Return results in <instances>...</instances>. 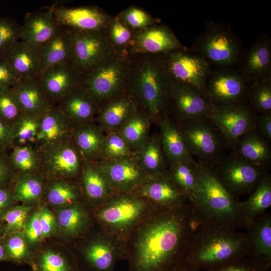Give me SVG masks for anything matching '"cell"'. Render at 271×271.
<instances>
[{"instance_id": "6da1fadb", "label": "cell", "mask_w": 271, "mask_h": 271, "mask_svg": "<svg viewBox=\"0 0 271 271\" xmlns=\"http://www.w3.org/2000/svg\"><path fill=\"white\" fill-rule=\"evenodd\" d=\"M200 226L188 201L152 211L125 238L127 271H171L185 261Z\"/></svg>"}, {"instance_id": "7a4b0ae2", "label": "cell", "mask_w": 271, "mask_h": 271, "mask_svg": "<svg viewBox=\"0 0 271 271\" xmlns=\"http://www.w3.org/2000/svg\"><path fill=\"white\" fill-rule=\"evenodd\" d=\"M197 162L198 184L189 202L200 226L247 229L241 202L224 186L214 165L199 159Z\"/></svg>"}, {"instance_id": "3957f363", "label": "cell", "mask_w": 271, "mask_h": 271, "mask_svg": "<svg viewBox=\"0 0 271 271\" xmlns=\"http://www.w3.org/2000/svg\"><path fill=\"white\" fill-rule=\"evenodd\" d=\"M248 232L201 225L188 248L185 261L197 270L227 265L247 257Z\"/></svg>"}, {"instance_id": "277c9868", "label": "cell", "mask_w": 271, "mask_h": 271, "mask_svg": "<svg viewBox=\"0 0 271 271\" xmlns=\"http://www.w3.org/2000/svg\"><path fill=\"white\" fill-rule=\"evenodd\" d=\"M154 209L146 200L132 193L115 192L90 210V214L96 226L125 239Z\"/></svg>"}, {"instance_id": "5b68a950", "label": "cell", "mask_w": 271, "mask_h": 271, "mask_svg": "<svg viewBox=\"0 0 271 271\" xmlns=\"http://www.w3.org/2000/svg\"><path fill=\"white\" fill-rule=\"evenodd\" d=\"M71 244L79 271H115L119 261L126 260L125 239L95 225Z\"/></svg>"}, {"instance_id": "8992f818", "label": "cell", "mask_w": 271, "mask_h": 271, "mask_svg": "<svg viewBox=\"0 0 271 271\" xmlns=\"http://www.w3.org/2000/svg\"><path fill=\"white\" fill-rule=\"evenodd\" d=\"M172 79L165 59L150 58L139 63L130 81L133 95L158 121L169 100Z\"/></svg>"}, {"instance_id": "52a82bcc", "label": "cell", "mask_w": 271, "mask_h": 271, "mask_svg": "<svg viewBox=\"0 0 271 271\" xmlns=\"http://www.w3.org/2000/svg\"><path fill=\"white\" fill-rule=\"evenodd\" d=\"M176 123L192 157L215 165L225 155V142L209 116Z\"/></svg>"}, {"instance_id": "ba28073f", "label": "cell", "mask_w": 271, "mask_h": 271, "mask_svg": "<svg viewBox=\"0 0 271 271\" xmlns=\"http://www.w3.org/2000/svg\"><path fill=\"white\" fill-rule=\"evenodd\" d=\"M127 78L125 63L111 57L84 73L81 84L100 104L119 97Z\"/></svg>"}, {"instance_id": "9c48e42d", "label": "cell", "mask_w": 271, "mask_h": 271, "mask_svg": "<svg viewBox=\"0 0 271 271\" xmlns=\"http://www.w3.org/2000/svg\"><path fill=\"white\" fill-rule=\"evenodd\" d=\"M214 165L221 181L235 197L250 193L268 170L254 165L234 152L224 155Z\"/></svg>"}, {"instance_id": "30bf717a", "label": "cell", "mask_w": 271, "mask_h": 271, "mask_svg": "<svg viewBox=\"0 0 271 271\" xmlns=\"http://www.w3.org/2000/svg\"><path fill=\"white\" fill-rule=\"evenodd\" d=\"M197 53L209 64L228 67L240 57L241 47L229 29L217 25L208 26L197 44Z\"/></svg>"}, {"instance_id": "8fae6325", "label": "cell", "mask_w": 271, "mask_h": 271, "mask_svg": "<svg viewBox=\"0 0 271 271\" xmlns=\"http://www.w3.org/2000/svg\"><path fill=\"white\" fill-rule=\"evenodd\" d=\"M256 115L245 101L214 107L209 117L222 134L227 148L232 149L240 137L254 129Z\"/></svg>"}, {"instance_id": "7c38bea8", "label": "cell", "mask_w": 271, "mask_h": 271, "mask_svg": "<svg viewBox=\"0 0 271 271\" xmlns=\"http://www.w3.org/2000/svg\"><path fill=\"white\" fill-rule=\"evenodd\" d=\"M71 31L72 63L82 75L96 65L111 57V47L102 30Z\"/></svg>"}, {"instance_id": "4fadbf2b", "label": "cell", "mask_w": 271, "mask_h": 271, "mask_svg": "<svg viewBox=\"0 0 271 271\" xmlns=\"http://www.w3.org/2000/svg\"><path fill=\"white\" fill-rule=\"evenodd\" d=\"M246 82L241 73L233 70L210 72L204 95L214 107L245 102L248 91Z\"/></svg>"}, {"instance_id": "5bb4252c", "label": "cell", "mask_w": 271, "mask_h": 271, "mask_svg": "<svg viewBox=\"0 0 271 271\" xmlns=\"http://www.w3.org/2000/svg\"><path fill=\"white\" fill-rule=\"evenodd\" d=\"M40 154L41 173L47 179L57 178L79 182L82 157L72 139Z\"/></svg>"}, {"instance_id": "9a60e30c", "label": "cell", "mask_w": 271, "mask_h": 271, "mask_svg": "<svg viewBox=\"0 0 271 271\" xmlns=\"http://www.w3.org/2000/svg\"><path fill=\"white\" fill-rule=\"evenodd\" d=\"M172 81L191 85L203 95L210 74V64L198 54L179 50L168 54L164 59Z\"/></svg>"}, {"instance_id": "2e32d148", "label": "cell", "mask_w": 271, "mask_h": 271, "mask_svg": "<svg viewBox=\"0 0 271 271\" xmlns=\"http://www.w3.org/2000/svg\"><path fill=\"white\" fill-rule=\"evenodd\" d=\"M95 162L114 192L130 193L151 177L141 168L134 155L114 159L102 158Z\"/></svg>"}, {"instance_id": "e0dca14e", "label": "cell", "mask_w": 271, "mask_h": 271, "mask_svg": "<svg viewBox=\"0 0 271 271\" xmlns=\"http://www.w3.org/2000/svg\"><path fill=\"white\" fill-rule=\"evenodd\" d=\"M169 99L172 100L173 120L176 123L209 116L214 108L195 87L172 80Z\"/></svg>"}, {"instance_id": "ac0fdd59", "label": "cell", "mask_w": 271, "mask_h": 271, "mask_svg": "<svg viewBox=\"0 0 271 271\" xmlns=\"http://www.w3.org/2000/svg\"><path fill=\"white\" fill-rule=\"evenodd\" d=\"M130 193L144 199L155 209L179 207L189 201L188 196L176 185L167 172L151 176Z\"/></svg>"}, {"instance_id": "d6986e66", "label": "cell", "mask_w": 271, "mask_h": 271, "mask_svg": "<svg viewBox=\"0 0 271 271\" xmlns=\"http://www.w3.org/2000/svg\"><path fill=\"white\" fill-rule=\"evenodd\" d=\"M74 126L54 104L43 114L35 145L40 152L72 139Z\"/></svg>"}, {"instance_id": "ffe728a7", "label": "cell", "mask_w": 271, "mask_h": 271, "mask_svg": "<svg viewBox=\"0 0 271 271\" xmlns=\"http://www.w3.org/2000/svg\"><path fill=\"white\" fill-rule=\"evenodd\" d=\"M82 74L73 63L58 64L45 69L38 78L48 98L54 104L81 84Z\"/></svg>"}, {"instance_id": "44dd1931", "label": "cell", "mask_w": 271, "mask_h": 271, "mask_svg": "<svg viewBox=\"0 0 271 271\" xmlns=\"http://www.w3.org/2000/svg\"><path fill=\"white\" fill-rule=\"evenodd\" d=\"M79 182L83 202L90 210L101 205L115 193L97 164L82 157Z\"/></svg>"}, {"instance_id": "7402d4cb", "label": "cell", "mask_w": 271, "mask_h": 271, "mask_svg": "<svg viewBox=\"0 0 271 271\" xmlns=\"http://www.w3.org/2000/svg\"><path fill=\"white\" fill-rule=\"evenodd\" d=\"M54 16L59 25L72 31L91 32L103 30L109 18L98 10L88 7L66 8L56 6Z\"/></svg>"}, {"instance_id": "603a6c76", "label": "cell", "mask_w": 271, "mask_h": 271, "mask_svg": "<svg viewBox=\"0 0 271 271\" xmlns=\"http://www.w3.org/2000/svg\"><path fill=\"white\" fill-rule=\"evenodd\" d=\"M58 102V107L74 126L93 121L100 110L99 103L81 84Z\"/></svg>"}, {"instance_id": "cb8c5ba5", "label": "cell", "mask_w": 271, "mask_h": 271, "mask_svg": "<svg viewBox=\"0 0 271 271\" xmlns=\"http://www.w3.org/2000/svg\"><path fill=\"white\" fill-rule=\"evenodd\" d=\"M55 215L58 230L71 243L87 234L95 226L90 210L83 201L57 208Z\"/></svg>"}, {"instance_id": "d4e9b609", "label": "cell", "mask_w": 271, "mask_h": 271, "mask_svg": "<svg viewBox=\"0 0 271 271\" xmlns=\"http://www.w3.org/2000/svg\"><path fill=\"white\" fill-rule=\"evenodd\" d=\"M56 6H51L46 11L28 14L24 24L20 26V35L22 41L39 48L58 31V25L54 16Z\"/></svg>"}, {"instance_id": "484cf974", "label": "cell", "mask_w": 271, "mask_h": 271, "mask_svg": "<svg viewBox=\"0 0 271 271\" xmlns=\"http://www.w3.org/2000/svg\"><path fill=\"white\" fill-rule=\"evenodd\" d=\"M134 47L139 52L169 54L184 49L174 33L165 26L149 27L137 32Z\"/></svg>"}, {"instance_id": "4316f807", "label": "cell", "mask_w": 271, "mask_h": 271, "mask_svg": "<svg viewBox=\"0 0 271 271\" xmlns=\"http://www.w3.org/2000/svg\"><path fill=\"white\" fill-rule=\"evenodd\" d=\"M158 122L160 129V141L168 167L179 162L196 163L197 162L187 149L177 124L164 113Z\"/></svg>"}, {"instance_id": "83f0119b", "label": "cell", "mask_w": 271, "mask_h": 271, "mask_svg": "<svg viewBox=\"0 0 271 271\" xmlns=\"http://www.w3.org/2000/svg\"><path fill=\"white\" fill-rule=\"evenodd\" d=\"M11 89L23 113L43 114L54 105L46 96L38 78H22Z\"/></svg>"}, {"instance_id": "f1b7e54d", "label": "cell", "mask_w": 271, "mask_h": 271, "mask_svg": "<svg viewBox=\"0 0 271 271\" xmlns=\"http://www.w3.org/2000/svg\"><path fill=\"white\" fill-rule=\"evenodd\" d=\"M42 72L55 64L72 63L71 31L60 27L56 33L38 48Z\"/></svg>"}, {"instance_id": "f546056e", "label": "cell", "mask_w": 271, "mask_h": 271, "mask_svg": "<svg viewBox=\"0 0 271 271\" xmlns=\"http://www.w3.org/2000/svg\"><path fill=\"white\" fill-rule=\"evenodd\" d=\"M29 265L33 271H79L71 249L54 246L34 251Z\"/></svg>"}, {"instance_id": "4dcf8cb0", "label": "cell", "mask_w": 271, "mask_h": 271, "mask_svg": "<svg viewBox=\"0 0 271 271\" xmlns=\"http://www.w3.org/2000/svg\"><path fill=\"white\" fill-rule=\"evenodd\" d=\"M250 238L248 257L263 265L271 263V217L263 214L256 218L247 228Z\"/></svg>"}, {"instance_id": "1f68e13d", "label": "cell", "mask_w": 271, "mask_h": 271, "mask_svg": "<svg viewBox=\"0 0 271 271\" xmlns=\"http://www.w3.org/2000/svg\"><path fill=\"white\" fill-rule=\"evenodd\" d=\"M4 58L21 79L39 78L42 73L38 48L22 40L18 41Z\"/></svg>"}, {"instance_id": "d6a6232c", "label": "cell", "mask_w": 271, "mask_h": 271, "mask_svg": "<svg viewBox=\"0 0 271 271\" xmlns=\"http://www.w3.org/2000/svg\"><path fill=\"white\" fill-rule=\"evenodd\" d=\"M104 138L100 126L91 121L75 126L72 140L83 158L95 162L102 158Z\"/></svg>"}, {"instance_id": "836d02e7", "label": "cell", "mask_w": 271, "mask_h": 271, "mask_svg": "<svg viewBox=\"0 0 271 271\" xmlns=\"http://www.w3.org/2000/svg\"><path fill=\"white\" fill-rule=\"evenodd\" d=\"M270 43L268 39L262 38L247 53L241 74L246 81L255 82L270 75Z\"/></svg>"}, {"instance_id": "e575fe53", "label": "cell", "mask_w": 271, "mask_h": 271, "mask_svg": "<svg viewBox=\"0 0 271 271\" xmlns=\"http://www.w3.org/2000/svg\"><path fill=\"white\" fill-rule=\"evenodd\" d=\"M270 143L253 129L240 137L232 150L247 161L268 170L271 164Z\"/></svg>"}, {"instance_id": "d590c367", "label": "cell", "mask_w": 271, "mask_h": 271, "mask_svg": "<svg viewBox=\"0 0 271 271\" xmlns=\"http://www.w3.org/2000/svg\"><path fill=\"white\" fill-rule=\"evenodd\" d=\"M57 208L83 201L79 182L62 179H47L41 202Z\"/></svg>"}, {"instance_id": "8d00e7d4", "label": "cell", "mask_w": 271, "mask_h": 271, "mask_svg": "<svg viewBox=\"0 0 271 271\" xmlns=\"http://www.w3.org/2000/svg\"><path fill=\"white\" fill-rule=\"evenodd\" d=\"M136 111L135 103L132 98L116 97L100 109L97 116L99 126L109 133L116 131Z\"/></svg>"}, {"instance_id": "74e56055", "label": "cell", "mask_w": 271, "mask_h": 271, "mask_svg": "<svg viewBox=\"0 0 271 271\" xmlns=\"http://www.w3.org/2000/svg\"><path fill=\"white\" fill-rule=\"evenodd\" d=\"M134 157L141 168L150 176L167 172L168 163L160 136L149 137L134 152Z\"/></svg>"}, {"instance_id": "f35d334b", "label": "cell", "mask_w": 271, "mask_h": 271, "mask_svg": "<svg viewBox=\"0 0 271 271\" xmlns=\"http://www.w3.org/2000/svg\"><path fill=\"white\" fill-rule=\"evenodd\" d=\"M47 179L42 174L17 175L12 186L16 202L32 206L41 202Z\"/></svg>"}, {"instance_id": "ab89813d", "label": "cell", "mask_w": 271, "mask_h": 271, "mask_svg": "<svg viewBox=\"0 0 271 271\" xmlns=\"http://www.w3.org/2000/svg\"><path fill=\"white\" fill-rule=\"evenodd\" d=\"M271 206V176L267 173L254 190L250 197L241 202L247 228L258 216Z\"/></svg>"}, {"instance_id": "60d3db41", "label": "cell", "mask_w": 271, "mask_h": 271, "mask_svg": "<svg viewBox=\"0 0 271 271\" xmlns=\"http://www.w3.org/2000/svg\"><path fill=\"white\" fill-rule=\"evenodd\" d=\"M9 153L17 175L42 174L40 153L33 145L13 146Z\"/></svg>"}, {"instance_id": "b9f144b4", "label": "cell", "mask_w": 271, "mask_h": 271, "mask_svg": "<svg viewBox=\"0 0 271 271\" xmlns=\"http://www.w3.org/2000/svg\"><path fill=\"white\" fill-rule=\"evenodd\" d=\"M150 123L148 116L136 111L116 131L134 152L148 138Z\"/></svg>"}, {"instance_id": "7bdbcfd3", "label": "cell", "mask_w": 271, "mask_h": 271, "mask_svg": "<svg viewBox=\"0 0 271 271\" xmlns=\"http://www.w3.org/2000/svg\"><path fill=\"white\" fill-rule=\"evenodd\" d=\"M42 115L23 113L10 125L13 146H35Z\"/></svg>"}, {"instance_id": "ee69618b", "label": "cell", "mask_w": 271, "mask_h": 271, "mask_svg": "<svg viewBox=\"0 0 271 271\" xmlns=\"http://www.w3.org/2000/svg\"><path fill=\"white\" fill-rule=\"evenodd\" d=\"M197 162H179L168 167L167 173L176 185L191 199L196 189L198 174Z\"/></svg>"}, {"instance_id": "f6af8a7d", "label": "cell", "mask_w": 271, "mask_h": 271, "mask_svg": "<svg viewBox=\"0 0 271 271\" xmlns=\"http://www.w3.org/2000/svg\"><path fill=\"white\" fill-rule=\"evenodd\" d=\"M3 244L7 261L17 265L30 264L34 251L23 231L4 235Z\"/></svg>"}, {"instance_id": "bcb514c9", "label": "cell", "mask_w": 271, "mask_h": 271, "mask_svg": "<svg viewBox=\"0 0 271 271\" xmlns=\"http://www.w3.org/2000/svg\"><path fill=\"white\" fill-rule=\"evenodd\" d=\"M254 82L247 95L249 105L257 114L271 112L270 75Z\"/></svg>"}, {"instance_id": "7dc6e473", "label": "cell", "mask_w": 271, "mask_h": 271, "mask_svg": "<svg viewBox=\"0 0 271 271\" xmlns=\"http://www.w3.org/2000/svg\"><path fill=\"white\" fill-rule=\"evenodd\" d=\"M33 207L22 204L15 205L10 208L1 221L4 224V235L23 231L33 211Z\"/></svg>"}, {"instance_id": "c3c4849f", "label": "cell", "mask_w": 271, "mask_h": 271, "mask_svg": "<svg viewBox=\"0 0 271 271\" xmlns=\"http://www.w3.org/2000/svg\"><path fill=\"white\" fill-rule=\"evenodd\" d=\"M134 155V152L117 131L105 136L102 147V158L114 159Z\"/></svg>"}, {"instance_id": "681fc988", "label": "cell", "mask_w": 271, "mask_h": 271, "mask_svg": "<svg viewBox=\"0 0 271 271\" xmlns=\"http://www.w3.org/2000/svg\"><path fill=\"white\" fill-rule=\"evenodd\" d=\"M20 29L13 19L0 17V58H4L20 39Z\"/></svg>"}, {"instance_id": "f907efd6", "label": "cell", "mask_w": 271, "mask_h": 271, "mask_svg": "<svg viewBox=\"0 0 271 271\" xmlns=\"http://www.w3.org/2000/svg\"><path fill=\"white\" fill-rule=\"evenodd\" d=\"M22 113L11 88H0V118L11 125Z\"/></svg>"}, {"instance_id": "816d5d0a", "label": "cell", "mask_w": 271, "mask_h": 271, "mask_svg": "<svg viewBox=\"0 0 271 271\" xmlns=\"http://www.w3.org/2000/svg\"><path fill=\"white\" fill-rule=\"evenodd\" d=\"M40 206L33 210L23 231L31 246L39 244L42 240V230L40 222Z\"/></svg>"}, {"instance_id": "f5cc1de1", "label": "cell", "mask_w": 271, "mask_h": 271, "mask_svg": "<svg viewBox=\"0 0 271 271\" xmlns=\"http://www.w3.org/2000/svg\"><path fill=\"white\" fill-rule=\"evenodd\" d=\"M124 21L129 26L141 30L149 27L156 21L143 11L136 8H130L123 15Z\"/></svg>"}, {"instance_id": "db71d44e", "label": "cell", "mask_w": 271, "mask_h": 271, "mask_svg": "<svg viewBox=\"0 0 271 271\" xmlns=\"http://www.w3.org/2000/svg\"><path fill=\"white\" fill-rule=\"evenodd\" d=\"M269 267L247 256L230 264L206 269L205 271H267Z\"/></svg>"}, {"instance_id": "11a10c76", "label": "cell", "mask_w": 271, "mask_h": 271, "mask_svg": "<svg viewBox=\"0 0 271 271\" xmlns=\"http://www.w3.org/2000/svg\"><path fill=\"white\" fill-rule=\"evenodd\" d=\"M40 216L43 240L54 235L58 230V224L55 214L46 206L40 205Z\"/></svg>"}, {"instance_id": "9f6ffc18", "label": "cell", "mask_w": 271, "mask_h": 271, "mask_svg": "<svg viewBox=\"0 0 271 271\" xmlns=\"http://www.w3.org/2000/svg\"><path fill=\"white\" fill-rule=\"evenodd\" d=\"M17 174L14 170L8 152L0 151V187L12 186Z\"/></svg>"}, {"instance_id": "6f0895ef", "label": "cell", "mask_w": 271, "mask_h": 271, "mask_svg": "<svg viewBox=\"0 0 271 271\" xmlns=\"http://www.w3.org/2000/svg\"><path fill=\"white\" fill-rule=\"evenodd\" d=\"M21 78L4 58H0V88H11Z\"/></svg>"}, {"instance_id": "680465c9", "label": "cell", "mask_w": 271, "mask_h": 271, "mask_svg": "<svg viewBox=\"0 0 271 271\" xmlns=\"http://www.w3.org/2000/svg\"><path fill=\"white\" fill-rule=\"evenodd\" d=\"M131 33L123 23L115 20L110 28V35L112 42L116 46H123L131 39Z\"/></svg>"}, {"instance_id": "91938a15", "label": "cell", "mask_w": 271, "mask_h": 271, "mask_svg": "<svg viewBox=\"0 0 271 271\" xmlns=\"http://www.w3.org/2000/svg\"><path fill=\"white\" fill-rule=\"evenodd\" d=\"M254 130L259 135L270 143L271 142V112L257 114Z\"/></svg>"}, {"instance_id": "94428289", "label": "cell", "mask_w": 271, "mask_h": 271, "mask_svg": "<svg viewBox=\"0 0 271 271\" xmlns=\"http://www.w3.org/2000/svg\"><path fill=\"white\" fill-rule=\"evenodd\" d=\"M12 186L0 187V221L6 212L17 202L13 198Z\"/></svg>"}, {"instance_id": "6125c7cd", "label": "cell", "mask_w": 271, "mask_h": 271, "mask_svg": "<svg viewBox=\"0 0 271 271\" xmlns=\"http://www.w3.org/2000/svg\"><path fill=\"white\" fill-rule=\"evenodd\" d=\"M13 147V139L11 127L0 118V151L8 152Z\"/></svg>"}, {"instance_id": "be15d7a7", "label": "cell", "mask_w": 271, "mask_h": 271, "mask_svg": "<svg viewBox=\"0 0 271 271\" xmlns=\"http://www.w3.org/2000/svg\"><path fill=\"white\" fill-rule=\"evenodd\" d=\"M4 235V224L0 221V262L7 261V258L3 244V239Z\"/></svg>"}, {"instance_id": "e7e4bbea", "label": "cell", "mask_w": 271, "mask_h": 271, "mask_svg": "<svg viewBox=\"0 0 271 271\" xmlns=\"http://www.w3.org/2000/svg\"><path fill=\"white\" fill-rule=\"evenodd\" d=\"M171 271H198V270L184 261Z\"/></svg>"}, {"instance_id": "03108f58", "label": "cell", "mask_w": 271, "mask_h": 271, "mask_svg": "<svg viewBox=\"0 0 271 271\" xmlns=\"http://www.w3.org/2000/svg\"><path fill=\"white\" fill-rule=\"evenodd\" d=\"M31 271H33V270H31Z\"/></svg>"}]
</instances>
